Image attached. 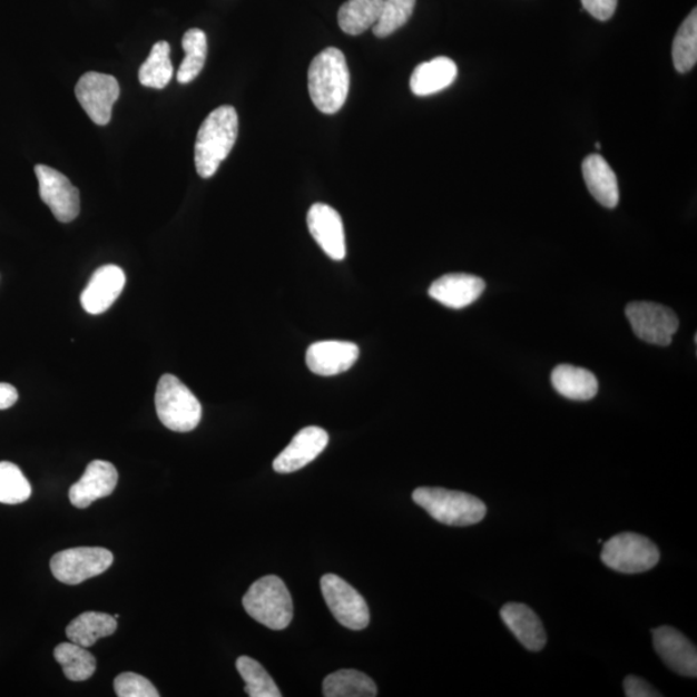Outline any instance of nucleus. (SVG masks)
Listing matches in <instances>:
<instances>
[{
  "label": "nucleus",
  "instance_id": "1",
  "mask_svg": "<svg viewBox=\"0 0 697 697\" xmlns=\"http://www.w3.org/2000/svg\"><path fill=\"white\" fill-rule=\"evenodd\" d=\"M307 84L314 107L324 115L343 109L351 87L345 56L338 48L328 47L315 56L307 72Z\"/></svg>",
  "mask_w": 697,
  "mask_h": 697
},
{
  "label": "nucleus",
  "instance_id": "2",
  "mask_svg": "<svg viewBox=\"0 0 697 697\" xmlns=\"http://www.w3.org/2000/svg\"><path fill=\"white\" fill-rule=\"evenodd\" d=\"M237 110L229 105L215 109L202 124L196 141V167L200 177H213L228 158L238 137Z\"/></svg>",
  "mask_w": 697,
  "mask_h": 697
},
{
  "label": "nucleus",
  "instance_id": "3",
  "mask_svg": "<svg viewBox=\"0 0 697 697\" xmlns=\"http://www.w3.org/2000/svg\"><path fill=\"white\" fill-rule=\"evenodd\" d=\"M412 499L435 521L448 526H472L480 523L488 514L484 502L465 492L420 488L413 491Z\"/></svg>",
  "mask_w": 697,
  "mask_h": 697
},
{
  "label": "nucleus",
  "instance_id": "4",
  "mask_svg": "<svg viewBox=\"0 0 697 697\" xmlns=\"http://www.w3.org/2000/svg\"><path fill=\"white\" fill-rule=\"evenodd\" d=\"M251 618L273 630L286 629L294 618V603L286 583L269 575L253 583L243 597Z\"/></svg>",
  "mask_w": 697,
  "mask_h": 697
},
{
  "label": "nucleus",
  "instance_id": "5",
  "mask_svg": "<svg viewBox=\"0 0 697 697\" xmlns=\"http://www.w3.org/2000/svg\"><path fill=\"white\" fill-rule=\"evenodd\" d=\"M156 409L160 423L173 432L188 433L200 423V402L180 379L171 374L158 381Z\"/></svg>",
  "mask_w": 697,
  "mask_h": 697
},
{
  "label": "nucleus",
  "instance_id": "6",
  "mask_svg": "<svg viewBox=\"0 0 697 697\" xmlns=\"http://www.w3.org/2000/svg\"><path fill=\"white\" fill-rule=\"evenodd\" d=\"M601 558L613 571L639 573L654 569L660 561V552L650 539L626 532L605 542Z\"/></svg>",
  "mask_w": 697,
  "mask_h": 697
},
{
  "label": "nucleus",
  "instance_id": "7",
  "mask_svg": "<svg viewBox=\"0 0 697 697\" xmlns=\"http://www.w3.org/2000/svg\"><path fill=\"white\" fill-rule=\"evenodd\" d=\"M115 557L105 548H71L51 559L53 577L67 586H78L108 571Z\"/></svg>",
  "mask_w": 697,
  "mask_h": 697
},
{
  "label": "nucleus",
  "instance_id": "8",
  "mask_svg": "<svg viewBox=\"0 0 697 697\" xmlns=\"http://www.w3.org/2000/svg\"><path fill=\"white\" fill-rule=\"evenodd\" d=\"M322 595L328 609L343 627L362 630L369 627L370 609L364 598L337 575H324L321 580Z\"/></svg>",
  "mask_w": 697,
  "mask_h": 697
},
{
  "label": "nucleus",
  "instance_id": "9",
  "mask_svg": "<svg viewBox=\"0 0 697 697\" xmlns=\"http://www.w3.org/2000/svg\"><path fill=\"white\" fill-rule=\"evenodd\" d=\"M627 318L635 334L648 344L668 346L679 322L669 307L655 303L636 302L627 306Z\"/></svg>",
  "mask_w": 697,
  "mask_h": 697
},
{
  "label": "nucleus",
  "instance_id": "10",
  "mask_svg": "<svg viewBox=\"0 0 697 697\" xmlns=\"http://www.w3.org/2000/svg\"><path fill=\"white\" fill-rule=\"evenodd\" d=\"M118 80L102 72L89 71L78 80L76 96L87 116L94 124L107 126L111 119V110L119 99Z\"/></svg>",
  "mask_w": 697,
  "mask_h": 697
},
{
  "label": "nucleus",
  "instance_id": "11",
  "mask_svg": "<svg viewBox=\"0 0 697 697\" xmlns=\"http://www.w3.org/2000/svg\"><path fill=\"white\" fill-rule=\"evenodd\" d=\"M36 175L39 183V196L52 210L56 220L71 223L80 210L79 190L69 178L55 168L38 165Z\"/></svg>",
  "mask_w": 697,
  "mask_h": 697
},
{
  "label": "nucleus",
  "instance_id": "12",
  "mask_svg": "<svg viewBox=\"0 0 697 697\" xmlns=\"http://www.w3.org/2000/svg\"><path fill=\"white\" fill-rule=\"evenodd\" d=\"M307 226L318 246L332 261L342 262L346 256L343 218L335 208L315 204L307 213Z\"/></svg>",
  "mask_w": 697,
  "mask_h": 697
},
{
  "label": "nucleus",
  "instance_id": "13",
  "mask_svg": "<svg viewBox=\"0 0 697 697\" xmlns=\"http://www.w3.org/2000/svg\"><path fill=\"white\" fill-rule=\"evenodd\" d=\"M330 435L318 426H307L274 460L273 468L279 474H289L310 465L327 448Z\"/></svg>",
  "mask_w": 697,
  "mask_h": 697
},
{
  "label": "nucleus",
  "instance_id": "14",
  "mask_svg": "<svg viewBox=\"0 0 697 697\" xmlns=\"http://www.w3.org/2000/svg\"><path fill=\"white\" fill-rule=\"evenodd\" d=\"M654 647L661 660L680 676H697V651L690 639L670 627L654 630Z\"/></svg>",
  "mask_w": 697,
  "mask_h": 697
},
{
  "label": "nucleus",
  "instance_id": "15",
  "mask_svg": "<svg viewBox=\"0 0 697 697\" xmlns=\"http://www.w3.org/2000/svg\"><path fill=\"white\" fill-rule=\"evenodd\" d=\"M118 483V472L109 461L95 460L80 480L71 485L69 499L76 508L85 509L96 500L110 497Z\"/></svg>",
  "mask_w": 697,
  "mask_h": 697
},
{
  "label": "nucleus",
  "instance_id": "16",
  "mask_svg": "<svg viewBox=\"0 0 697 697\" xmlns=\"http://www.w3.org/2000/svg\"><path fill=\"white\" fill-rule=\"evenodd\" d=\"M125 286V272L117 265H104L89 279L87 287L80 295V304L89 314H102L117 302Z\"/></svg>",
  "mask_w": 697,
  "mask_h": 697
},
{
  "label": "nucleus",
  "instance_id": "17",
  "mask_svg": "<svg viewBox=\"0 0 697 697\" xmlns=\"http://www.w3.org/2000/svg\"><path fill=\"white\" fill-rule=\"evenodd\" d=\"M359 356V345L328 340V342L315 343L307 348L306 364L315 375L336 376L351 370Z\"/></svg>",
  "mask_w": 697,
  "mask_h": 697
},
{
  "label": "nucleus",
  "instance_id": "18",
  "mask_svg": "<svg viewBox=\"0 0 697 697\" xmlns=\"http://www.w3.org/2000/svg\"><path fill=\"white\" fill-rule=\"evenodd\" d=\"M485 283L477 275L445 274L429 287V296L451 310H464L481 297Z\"/></svg>",
  "mask_w": 697,
  "mask_h": 697
},
{
  "label": "nucleus",
  "instance_id": "19",
  "mask_svg": "<svg viewBox=\"0 0 697 697\" xmlns=\"http://www.w3.org/2000/svg\"><path fill=\"white\" fill-rule=\"evenodd\" d=\"M502 621L530 651H541L547 645L544 626L529 606L508 603L500 611Z\"/></svg>",
  "mask_w": 697,
  "mask_h": 697
},
{
  "label": "nucleus",
  "instance_id": "20",
  "mask_svg": "<svg viewBox=\"0 0 697 697\" xmlns=\"http://www.w3.org/2000/svg\"><path fill=\"white\" fill-rule=\"evenodd\" d=\"M583 180L588 189L599 204L607 208H615L619 204L620 192L618 177L603 157L593 154L582 161Z\"/></svg>",
  "mask_w": 697,
  "mask_h": 697
},
{
  "label": "nucleus",
  "instance_id": "21",
  "mask_svg": "<svg viewBox=\"0 0 697 697\" xmlns=\"http://www.w3.org/2000/svg\"><path fill=\"white\" fill-rule=\"evenodd\" d=\"M457 77L455 61L441 56V58L418 65L411 76V91L420 97L431 96L450 87L455 82Z\"/></svg>",
  "mask_w": 697,
  "mask_h": 697
},
{
  "label": "nucleus",
  "instance_id": "22",
  "mask_svg": "<svg viewBox=\"0 0 697 697\" xmlns=\"http://www.w3.org/2000/svg\"><path fill=\"white\" fill-rule=\"evenodd\" d=\"M556 392L572 401H589L598 393V380L590 371L561 364L552 372Z\"/></svg>",
  "mask_w": 697,
  "mask_h": 697
},
{
  "label": "nucleus",
  "instance_id": "23",
  "mask_svg": "<svg viewBox=\"0 0 697 697\" xmlns=\"http://www.w3.org/2000/svg\"><path fill=\"white\" fill-rule=\"evenodd\" d=\"M118 622L115 616L89 611L79 615L67 628V637L72 644L89 648L97 640L116 634Z\"/></svg>",
  "mask_w": 697,
  "mask_h": 697
},
{
  "label": "nucleus",
  "instance_id": "24",
  "mask_svg": "<svg viewBox=\"0 0 697 697\" xmlns=\"http://www.w3.org/2000/svg\"><path fill=\"white\" fill-rule=\"evenodd\" d=\"M383 2L384 0H347L337 14L340 28L348 36H360L374 28Z\"/></svg>",
  "mask_w": 697,
  "mask_h": 697
},
{
  "label": "nucleus",
  "instance_id": "25",
  "mask_svg": "<svg viewBox=\"0 0 697 697\" xmlns=\"http://www.w3.org/2000/svg\"><path fill=\"white\" fill-rule=\"evenodd\" d=\"M326 697H375L377 687L364 673L343 669L332 673L323 683Z\"/></svg>",
  "mask_w": 697,
  "mask_h": 697
},
{
  "label": "nucleus",
  "instance_id": "26",
  "mask_svg": "<svg viewBox=\"0 0 697 697\" xmlns=\"http://www.w3.org/2000/svg\"><path fill=\"white\" fill-rule=\"evenodd\" d=\"M55 659L60 664L65 677L72 683H84L94 676L97 662L86 647L77 644H61L55 648Z\"/></svg>",
  "mask_w": 697,
  "mask_h": 697
},
{
  "label": "nucleus",
  "instance_id": "27",
  "mask_svg": "<svg viewBox=\"0 0 697 697\" xmlns=\"http://www.w3.org/2000/svg\"><path fill=\"white\" fill-rule=\"evenodd\" d=\"M185 59L178 68L177 80L188 85L204 70L207 58V37L200 29H190L183 38Z\"/></svg>",
  "mask_w": 697,
  "mask_h": 697
},
{
  "label": "nucleus",
  "instance_id": "28",
  "mask_svg": "<svg viewBox=\"0 0 697 697\" xmlns=\"http://www.w3.org/2000/svg\"><path fill=\"white\" fill-rule=\"evenodd\" d=\"M169 52H171V47L165 40L154 45L149 58L139 70V80L143 86L161 89L171 82L174 67Z\"/></svg>",
  "mask_w": 697,
  "mask_h": 697
},
{
  "label": "nucleus",
  "instance_id": "29",
  "mask_svg": "<svg viewBox=\"0 0 697 697\" xmlns=\"http://www.w3.org/2000/svg\"><path fill=\"white\" fill-rule=\"evenodd\" d=\"M673 62L679 72L693 70L697 62V11L687 16L673 42Z\"/></svg>",
  "mask_w": 697,
  "mask_h": 697
},
{
  "label": "nucleus",
  "instance_id": "30",
  "mask_svg": "<svg viewBox=\"0 0 697 697\" xmlns=\"http://www.w3.org/2000/svg\"><path fill=\"white\" fill-rule=\"evenodd\" d=\"M237 669L240 677L246 683L245 691L251 697H281L282 694L277 685H275L269 673H267L261 662L240 656L237 660Z\"/></svg>",
  "mask_w": 697,
  "mask_h": 697
},
{
  "label": "nucleus",
  "instance_id": "31",
  "mask_svg": "<svg viewBox=\"0 0 697 697\" xmlns=\"http://www.w3.org/2000/svg\"><path fill=\"white\" fill-rule=\"evenodd\" d=\"M31 497V485L18 465L2 461L0 463V502L18 505Z\"/></svg>",
  "mask_w": 697,
  "mask_h": 697
},
{
  "label": "nucleus",
  "instance_id": "32",
  "mask_svg": "<svg viewBox=\"0 0 697 697\" xmlns=\"http://www.w3.org/2000/svg\"><path fill=\"white\" fill-rule=\"evenodd\" d=\"M415 4L416 0H384L380 18L372 28L374 35L377 38H386L406 26L415 10Z\"/></svg>",
  "mask_w": 697,
  "mask_h": 697
},
{
  "label": "nucleus",
  "instance_id": "33",
  "mask_svg": "<svg viewBox=\"0 0 697 697\" xmlns=\"http://www.w3.org/2000/svg\"><path fill=\"white\" fill-rule=\"evenodd\" d=\"M115 690L119 697H158L157 688L136 673H121L115 680Z\"/></svg>",
  "mask_w": 697,
  "mask_h": 697
},
{
  "label": "nucleus",
  "instance_id": "34",
  "mask_svg": "<svg viewBox=\"0 0 697 697\" xmlns=\"http://www.w3.org/2000/svg\"><path fill=\"white\" fill-rule=\"evenodd\" d=\"M583 10L599 21L610 20L618 7V0H581Z\"/></svg>",
  "mask_w": 697,
  "mask_h": 697
},
{
  "label": "nucleus",
  "instance_id": "35",
  "mask_svg": "<svg viewBox=\"0 0 697 697\" xmlns=\"http://www.w3.org/2000/svg\"><path fill=\"white\" fill-rule=\"evenodd\" d=\"M624 690H626V695L628 697L661 696V694L656 691L655 688L647 683V680L636 676H629L626 680H624Z\"/></svg>",
  "mask_w": 697,
  "mask_h": 697
},
{
  "label": "nucleus",
  "instance_id": "36",
  "mask_svg": "<svg viewBox=\"0 0 697 697\" xmlns=\"http://www.w3.org/2000/svg\"><path fill=\"white\" fill-rule=\"evenodd\" d=\"M18 400V389L10 384L0 383V410L11 409Z\"/></svg>",
  "mask_w": 697,
  "mask_h": 697
},
{
  "label": "nucleus",
  "instance_id": "37",
  "mask_svg": "<svg viewBox=\"0 0 697 697\" xmlns=\"http://www.w3.org/2000/svg\"><path fill=\"white\" fill-rule=\"evenodd\" d=\"M601 146H602V145H601V144H599V143H597V144H596V148H597V149H601Z\"/></svg>",
  "mask_w": 697,
  "mask_h": 697
}]
</instances>
